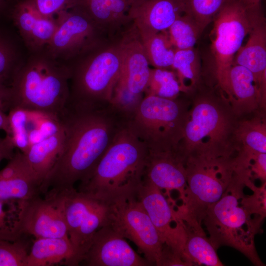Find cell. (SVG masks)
Listing matches in <instances>:
<instances>
[{"mask_svg": "<svg viewBox=\"0 0 266 266\" xmlns=\"http://www.w3.org/2000/svg\"><path fill=\"white\" fill-rule=\"evenodd\" d=\"M7 115L9 135L13 143L21 152L26 154L31 145L28 136L29 110L15 107Z\"/></svg>", "mask_w": 266, "mask_h": 266, "instance_id": "cell-32", "label": "cell"}, {"mask_svg": "<svg viewBox=\"0 0 266 266\" xmlns=\"http://www.w3.org/2000/svg\"><path fill=\"white\" fill-rule=\"evenodd\" d=\"M109 225L135 244L150 266H158L164 244L136 195L111 203Z\"/></svg>", "mask_w": 266, "mask_h": 266, "instance_id": "cell-11", "label": "cell"}, {"mask_svg": "<svg viewBox=\"0 0 266 266\" xmlns=\"http://www.w3.org/2000/svg\"><path fill=\"white\" fill-rule=\"evenodd\" d=\"M30 250L23 238L15 241L0 239V266H26Z\"/></svg>", "mask_w": 266, "mask_h": 266, "instance_id": "cell-34", "label": "cell"}, {"mask_svg": "<svg viewBox=\"0 0 266 266\" xmlns=\"http://www.w3.org/2000/svg\"><path fill=\"white\" fill-rule=\"evenodd\" d=\"M15 53L11 46L0 38V79L5 82L12 78L15 68L13 67Z\"/></svg>", "mask_w": 266, "mask_h": 266, "instance_id": "cell-39", "label": "cell"}, {"mask_svg": "<svg viewBox=\"0 0 266 266\" xmlns=\"http://www.w3.org/2000/svg\"><path fill=\"white\" fill-rule=\"evenodd\" d=\"M0 130H3L6 135H9L10 130L7 115L0 108Z\"/></svg>", "mask_w": 266, "mask_h": 266, "instance_id": "cell-43", "label": "cell"}, {"mask_svg": "<svg viewBox=\"0 0 266 266\" xmlns=\"http://www.w3.org/2000/svg\"><path fill=\"white\" fill-rule=\"evenodd\" d=\"M15 228L20 235L68 237L62 206L54 194L18 200Z\"/></svg>", "mask_w": 266, "mask_h": 266, "instance_id": "cell-14", "label": "cell"}, {"mask_svg": "<svg viewBox=\"0 0 266 266\" xmlns=\"http://www.w3.org/2000/svg\"><path fill=\"white\" fill-rule=\"evenodd\" d=\"M246 186L252 191L251 195H243L242 202L247 210L254 217L264 221L266 216V182L260 187L254 182H248Z\"/></svg>", "mask_w": 266, "mask_h": 266, "instance_id": "cell-36", "label": "cell"}, {"mask_svg": "<svg viewBox=\"0 0 266 266\" xmlns=\"http://www.w3.org/2000/svg\"><path fill=\"white\" fill-rule=\"evenodd\" d=\"M78 0H30L36 11L44 17H55L59 13L75 7Z\"/></svg>", "mask_w": 266, "mask_h": 266, "instance_id": "cell-38", "label": "cell"}, {"mask_svg": "<svg viewBox=\"0 0 266 266\" xmlns=\"http://www.w3.org/2000/svg\"><path fill=\"white\" fill-rule=\"evenodd\" d=\"M263 0H240L242 4L247 8H258L261 6Z\"/></svg>", "mask_w": 266, "mask_h": 266, "instance_id": "cell-44", "label": "cell"}, {"mask_svg": "<svg viewBox=\"0 0 266 266\" xmlns=\"http://www.w3.org/2000/svg\"><path fill=\"white\" fill-rule=\"evenodd\" d=\"M171 68L176 74L183 92L192 89L199 81L200 74V60L197 50L194 48L177 49Z\"/></svg>", "mask_w": 266, "mask_h": 266, "instance_id": "cell-26", "label": "cell"}, {"mask_svg": "<svg viewBox=\"0 0 266 266\" xmlns=\"http://www.w3.org/2000/svg\"><path fill=\"white\" fill-rule=\"evenodd\" d=\"M64 128L62 151L43 180L41 194L74 188L85 180L108 149L128 117L111 103L98 108L66 105L58 116Z\"/></svg>", "mask_w": 266, "mask_h": 266, "instance_id": "cell-1", "label": "cell"}, {"mask_svg": "<svg viewBox=\"0 0 266 266\" xmlns=\"http://www.w3.org/2000/svg\"><path fill=\"white\" fill-rule=\"evenodd\" d=\"M9 160L5 167L0 170V179L30 176L34 177L39 181L30 166L24 153L18 151Z\"/></svg>", "mask_w": 266, "mask_h": 266, "instance_id": "cell-37", "label": "cell"}, {"mask_svg": "<svg viewBox=\"0 0 266 266\" xmlns=\"http://www.w3.org/2000/svg\"><path fill=\"white\" fill-rule=\"evenodd\" d=\"M233 160L202 156L186 159V187L182 204L175 205L179 218L190 217L201 224L207 209L221 198L233 178Z\"/></svg>", "mask_w": 266, "mask_h": 266, "instance_id": "cell-7", "label": "cell"}, {"mask_svg": "<svg viewBox=\"0 0 266 266\" xmlns=\"http://www.w3.org/2000/svg\"><path fill=\"white\" fill-rule=\"evenodd\" d=\"M187 111L177 99L146 95L128 125L149 151H177Z\"/></svg>", "mask_w": 266, "mask_h": 266, "instance_id": "cell-8", "label": "cell"}, {"mask_svg": "<svg viewBox=\"0 0 266 266\" xmlns=\"http://www.w3.org/2000/svg\"><path fill=\"white\" fill-rule=\"evenodd\" d=\"M233 0H181L184 12L193 18L201 31Z\"/></svg>", "mask_w": 266, "mask_h": 266, "instance_id": "cell-31", "label": "cell"}, {"mask_svg": "<svg viewBox=\"0 0 266 266\" xmlns=\"http://www.w3.org/2000/svg\"><path fill=\"white\" fill-rule=\"evenodd\" d=\"M51 194L59 199L68 236L80 264L83 261L96 232L109 224L111 203L74 188Z\"/></svg>", "mask_w": 266, "mask_h": 266, "instance_id": "cell-9", "label": "cell"}, {"mask_svg": "<svg viewBox=\"0 0 266 266\" xmlns=\"http://www.w3.org/2000/svg\"><path fill=\"white\" fill-rule=\"evenodd\" d=\"M143 177L167 195L171 191H178L181 200L187 184L186 160L178 151L148 150Z\"/></svg>", "mask_w": 266, "mask_h": 266, "instance_id": "cell-17", "label": "cell"}, {"mask_svg": "<svg viewBox=\"0 0 266 266\" xmlns=\"http://www.w3.org/2000/svg\"><path fill=\"white\" fill-rule=\"evenodd\" d=\"M147 154V148L128 121L78 190L110 203L135 196L143 181Z\"/></svg>", "mask_w": 266, "mask_h": 266, "instance_id": "cell-2", "label": "cell"}, {"mask_svg": "<svg viewBox=\"0 0 266 266\" xmlns=\"http://www.w3.org/2000/svg\"><path fill=\"white\" fill-rule=\"evenodd\" d=\"M135 0H78L83 11L108 38L114 39L132 22L130 11Z\"/></svg>", "mask_w": 266, "mask_h": 266, "instance_id": "cell-19", "label": "cell"}, {"mask_svg": "<svg viewBox=\"0 0 266 266\" xmlns=\"http://www.w3.org/2000/svg\"><path fill=\"white\" fill-rule=\"evenodd\" d=\"M64 139L65 133L62 125L58 132L33 144L28 152L24 154L41 183L59 158L63 148Z\"/></svg>", "mask_w": 266, "mask_h": 266, "instance_id": "cell-24", "label": "cell"}, {"mask_svg": "<svg viewBox=\"0 0 266 266\" xmlns=\"http://www.w3.org/2000/svg\"><path fill=\"white\" fill-rule=\"evenodd\" d=\"M184 224L186 238L183 252L194 265L222 266L217 249L207 236L201 224L190 217L180 218Z\"/></svg>", "mask_w": 266, "mask_h": 266, "instance_id": "cell-23", "label": "cell"}, {"mask_svg": "<svg viewBox=\"0 0 266 266\" xmlns=\"http://www.w3.org/2000/svg\"><path fill=\"white\" fill-rule=\"evenodd\" d=\"M39 51L15 68L10 86L11 108L18 107L58 117L69 99L70 71L66 63Z\"/></svg>", "mask_w": 266, "mask_h": 266, "instance_id": "cell-3", "label": "cell"}, {"mask_svg": "<svg viewBox=\"0 0 266 266\" xmlns=\"http://www.w3.org/2000/svg\"><path fill=\"white\" fill-rule=\"evenodd\" d=\"M181 92L183 91L174 71L165 68H150L144 96L175 99Z\"/></svg>", "mask_w": 266, "mask_h": 266, "instance_id": "cell-29", "label": "cell"}, {"mask_svg": "<svg viewBox=\"0 0 266 266\" xmlns=\"http://www.w3.org/2000/svg\"><path fill=\"white\" fill-rule=\"evenodd\" d=\"M41 16L35 9L30 0H23L15 6L13 18L27 46L31 34Z\"/></svg>", "mask_w": 266, "mask_h": 266, "instance_id": "cell-33", "label": "cell"}, {"mask_svg": "<svg viewBox=\"0 0 266 266\" xmlns=\"http://www.w3.org/2000/svg\"><path fill=\"white\" fill-rule=\"evenodd\" d=\"M248 40L236 53L233 66L239 65L253 74L263 99L266 91V25L261 7L254 10Z\"/></svg>", "mask_w": 266, "mask_h": 266, "instance_id": "cell-18", "label": "cell"}, {"mask_svg": "<svg viewBox=\"0 0 266 266\" xmlns=\"http://www.w3.org/2000/svg\"><path fill=\"white\" fill-rule=\"evenodd\" d=\"M168 38L177 50L194 48L202 31L191 16L183 13L166 31Z\"/></svg>", "mask_w": 266, "mask_h": 266, "instance_id": "cell-28", "label": "cell"}, {"mask_svg": "<svg viewBox=\"0 0 266 266\" xmlns=\"http://www.w3.org/2000/svg\"><path fill=\"white\" fill-rule=\"evenodd\" d=\"M55 17L57 28L46 46V52L58 61L69 62L93 47L111 39L76 7L63 11Z\"/></svg>", "mask_w": 266, "mask_h": 266, "instance_id": "cell-12", "label": "cell"}, {"mask_svg": "<svg viewBox=\"0 0 266 266\" xmlns=\"http://www.w3.org/2000/svg\"><path fill=\"white\" fill-rule=\"evenodd\" d=\"M6 6L5 0H0V11L3 9Z\"/></svg>", "mask_w": 266, "mask_h": 266, "instance_id": "cell-45", "label": "cell"}, {"mask_svg": "<svg viewBox=\"0 0 266 266\" xmlns=\"http://www.w3.org/2000/svg\"><path fill=\"white\" fill-rule=\"evenodd\" d=\"M11 93L10 87L5 84V82L0 79V108L3 111L11 108Z\"/></svg>", "mask_w": 266, "mask_h": 266, "instance_id": "cell-42", "label": "cell"}, {"mask_svg": "<svg viewBox=\"0 0 266 266\" xmlns=\"http://www.w3.org/2000/svg\"><path fill=\"white\" fill-rule=\"evenodd\" d=\"M66 64L70 71L66 105L84 108L107 105L122 68L120 37L93 47Z\"/></svg>", "mask_w": 266, "mask_h": 266, "instance_id": "cell-4", "label": "cell"}, {"mask_svg": "<svg viewBox=\"0 0 266 266\" xmlns=\"http://www.w3.org/2000/svg\"><path fill=\"white\" fill-rule=\"evenodd\" d=\"M164 244L183 254L186 234L182 220L177 216L174 201L162 190L143 178L136 194Z\"/></svg>", "mask_w": 266, "mask_h": 266, "instance_id": "cell-15", "label": "cell"}, {"mask_svg": "<svg viewBox=\"0 0 266 266\" xmlns=\"http://www.w3.org/2000/svg\"><path fill=\"white\" fill-rule=\"evenodd\" d=\"M13 201L0 200V239L15 241L24 236L20 235L15 230L17 212Z\"/></svg>", "mask_w": 266, "mask_h": 266, "instance_id": "cell-35", "label": "cell"}, {"mask_svg": "<svg viewBox=\"0 0 266 266\" xmlns=\"http://www.w3.org/2000/svg\"><path fill=\"white\" fill-rule=\"evenodd\" d=\"M59 264H79L68 237L35 238L29 251L26 266H50Z\"/></svg>", "mask_w": 266, "mask_h": 266, "instance_id": "cell-22", "label": "cell"}, {"mask_svg": "<svg viewBox=\"0 0 266 266\" xmlns=\"http://www.w3.org/2000/svg\"><path fill=\"white\" fill-rule=\"evenodd\" d=\"M209 96L196 100L187 112L178 151L186 160L196 156L231 157V135L236 133L230 112Z\"/></svg>", "mask_w": 266, "mask_h": 266, "instance_id": "cell-6", "label": "cell"}, {"mask_svg": "<svg viewBox=\"0 0 266 266\" xmlns=\"http://www.w3.org/2000/svg\"><path fill=\"white\" fill-rule=\"evenodd\" d=\"M236 136L243 145V151L266 153V126L260 119L243 122L237 128Z\"/></svg>", "mask_w": 266, "mask_h": 266, "instance_id": "cell-30", "label": "cell"}, {"mask_svg": "<svg viewBox=\"0 0 266 266\" xmlns=\"http://www.w3.org/2000/svg\"><path fill=\"white\" fill-rule=\"evenodd\" d=\"M228 97L233 112L239 115L253 111L265 102L253 73L239 65L230 69Z\"/></svg>", "mask_w": 266, "mask_h": 266, "instance_id": "cell-21", "label": "cell"}, {"mask_svg": "<svg viewBox=\"0 0 266 266\" xmlns=\"http://www.w3.org/2000/svg\"><path fill=\"white\" fill-rule=\"evenodd\" d=\"M83 261L89 266H150L109 224L96 232Z\"/></svg>", "mask_w": 266, "mask_h": 266, "instance_id": "cell-16", "label": "cell"}, {"mask_svg": "<svg viewBox=\"0 0 266 266\" xmlns=\"http://www.w3.org/2000/svg\"><path fill=\"white\" fill-rule=\"evenodd\" d=\"M41 182L35 177L18 176L0 179V200H24L39 195Z\"/></svg>", "mask_w": 266, "mask_h": 266, "instance_id": "cell-27", "label": "cell"}, {"mask_svg": "<svg viewBox=\"0 0 266 266\" xmlns=\"http://www.w3.org/2000/svg\"><path fill=\"white\" fill-rule=\"evenodd\" d=\"M257 8H247L240 0H233L213 20L214 38L211 50L215 74L219 86L227 96L229 75L233 58L251 30L253 13Z\"/></svg>", "mask_w": 266, "mask_h": 266, "instance_id": "cell-10", "label": "cell"}, {"mask_svg": "<svg viewBox=\"0 0 266 266\" xmlns=\"http://www.w3.org/2000/svg\"><path fill=\"white\" fill-rule=\"evenodd\" d=\"M140 35L149 65L157 68H171L176 49L166 31Z\"/></svg>", "mask_w": 266, "mask_h": 266, "instance_id": "cell-25", "label": "cell"}, {"mask_svg": "<svg viewBox=\"0 0 266 266\" xmlns=\"http://www.w3.org/2000/svg\"><path fill=\"white\" fill-rule=\"evenodd\" d=\"M244 182L234 174L221 198L207 209L202 220L209 238L217 249L232 247L244 255L255 266L265 265L255 245V236L263 221L254 217L242 202Z\"/></svg>", "mask_w": 266, "mask_h": 266, "instance_id": "cell-5", "label": "cell"}, {"mask_svg": "<svg viewBox=\"0 0 266 266\" xmlns=\"http://www.w3.org/2000/svg\"><path fill=\"white\" fill-rule=\"evenodd\" d=\"M184 13L181 0H135L130 18L139 34L145 35L166 31Z\"/></svg>", "mask_w": 266, "mask_h": 266, "instance_id": "cell-20", "label": "cell"}, {"mask_svg": "<svg viewBox=\"0 0 266 266\" xmlns=\"http://www.w3.org/2000/svg\"><path fill=\"white\" fill-rule=\"evenodd\" d=\"M15 148L9 135L0 137V162L3 159L10 160L14 156Z\"/></svg>", "mask_w": 266, "mask_h": 266, "instance_id": "cell-41", "label": "cell"}, {"mask_svg": "<svg viewBox=\"0 0 266 266\" xmlns=\"http://www.w3.org/2000/svg\"><path fill=\"white\" fill-rule=\"evenodd\" d=\"M123 65L115 89L122 100L134 109L144 97L150 68L139 33L132 23L120 36Z\"/></svg>", "mask_w": 266, "mask_h": 266, "instance_id": "cell-13", "label": "cell"}, {"mask_svg": "<svg viewBox=\"0 0 266 266\" xmlns=\"http://www.w3.org/2000/svg\"><path fill=\"white\" fill-rule=\"evenodd\" d=\"M194 264L185 256L164 244L158 266H191Z\"/></svg>", "mask_w": 266, "mask_h": 266, "instance_id": "cell-40", "label": "cell"}]
</instances>
